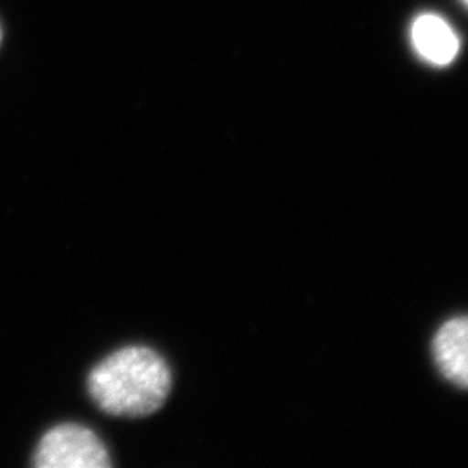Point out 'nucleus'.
<instances>
[{"instance_id":"obj_1","label":"nucleus","mask_w":468,"mask_h":468,"mask_svg":"<svg viewBox=\"0 0 468 468\" xmlns=\"http://www.w3.org/2000/svg\"><path fill=\"white\" fill-rule=\"evenodd\" d=\"M170 387L165 359L148 347L113 352L89 375L90 398L115 417H148L165 404Z\"/></svg>"},{"instance_id":"obj_2","label":"nucleus","mask_w":468,"mask_h":468,"mask_svg":"<svg viewBox=\"0 0 468 468\" xmlns=\"http://www.w3.org/2000/svg\"><path fill=\"white\" fill-rule=\"evenodd\" d=\"M34 465L38 468H108L110 452L100 437L82 425H59L42 437Z\"/></svg>"},{"instance_id":"obj_3","label":"nucleus","mask_w":468,"mask_h":468,"mask_svg":"<svg viewBox=\"0 0 468 468\" xmlns=\"http://www.w3.org/2000/svg\"><path fill=\"white\" fill-rule=\"evenodd\" d=\"M434 359L439 371L462 388H468V316L450 319L434 338Z\"/></svg>"},{"instance_id":"obj_4","label":"nucleus","mask_w":468,"mask_h":468,"mask_svg":"<svg viewBox=\"0 0 468 468\" xmlns=\"http://www.w3.org/2000/svg\"><path fill=\"white\" fill-rule=\"evenodd\" d=\"M411 40L420 56L435 67L450 65L460 50V40L441 16L421 15L411 28Z\"/></svg>"},{"instance_id":"obj_5","label":"nucleus","mask_w":468,"mask_h":468,"mask_svg":"<svg viewBox=\"0 0 468 468\" xmlns=\"http://www.w3.org/2000/svg\"><path fill=\"white\" fill-rule=\"evenodd\" d=\"M465 2H467V4H468V0H465Z\"/></svg>"}]
</instances>
